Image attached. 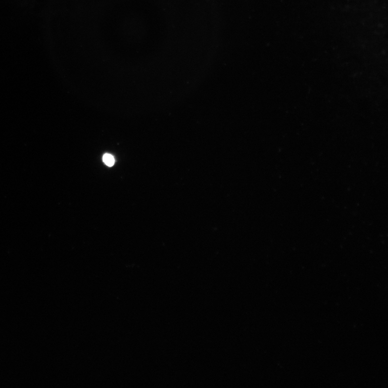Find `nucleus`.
I'll return each instance as SVG.
<instances>
[{
    "label": "nucleus",
    "mask_w": 388,
    "mask_h": 388,
    "mask_svg": "<svg viewBox=\"0 0 388 388\" xmlns=\"http://www.w3.org/2000/svg\"><path fill=\"white\" fill-rule=\"evenodd\" d=\"M104 163L109 166L112 167L114 164L115 160L114 157L112 155L110 154H105L103 157Z\"/></svg>",
    "instance_id": "1"
}]
</instances>
